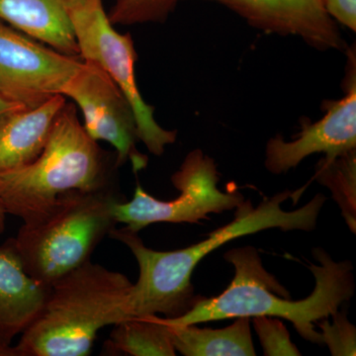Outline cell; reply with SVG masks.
I'll return each mask as SVG.
<instances>
[{
  "label": "cell",
  "instance_id": "obj_1",
  "mask_svg": "<svg viewBox=\"0 0 356 356\" xmlns=\"http://www.w3.org/2000/svg\"><path fill=\"white\" fill-rule=\"evenodd\" d=\"M291 196L290 191L280 192L264 199L257 208L245 201L236 208L235 220L215 229L205 240L172 252L147 248L138 233L126 227L112 229L109 236L124 243L139 266V280L133 283L129 294V317L161 314L165 318H177L186 313L195 301L191 285L194 269L225 243L268 229L313 231L327 198L317 194L298 209L285 211L283 203Z\"/></svg>",
  "mask_w": 356,
  "mask_h": 356
},
{
  "label": "cell",
  "instance_id": "obj_2",
  "mask_svg": "<svg viewBox=\"0 0 356 356\" xmlns=\"http://www.w3.org/2000/svg\"><path fill=\"white\" fill-rule=\"evenodd\" d=\"M313 254L318 261L310 266L315 288L305 299L292 301L289 291L264 268L257 248L229 250L225 259L235 269L229 286L219 296L195 299L184 315L165 321L170 325H197L240 317L281 318L290 321L303 339L323 344L316 324L350 301L355 277L351 262L334 261L323 248H315Z\"/></svg>",
  "mask_w": 356,
  "mask_h": 356
},
{
  "label": "cell",
  "instance_id": "obj_3",
  "mask_svg": "<svg viewBox=\"0 0 356 356\" xmlns=\"http://www.w3.org/2000/svg\"><path fill=\"white\" fill-rule=\"evenodd\" d=\"M133 283L91 261L55 281L11 356H88L98 332L129 318Z\"/></svg>",
  "mask_w": 356,
  "mask_h": 356
},
{
  "label": "cell",
  "instance_id": "obj_4",
  "mask_svg": "<svg viewBox=\"0 0 356 356\" xmlns=\"http://www.w3.org/2000/svg\"><path fill=\"white\" fill-rule=\"evenodd\" d=\"M124 200L113 184L60 194L41 214L23 222L11 238L26 273L51 286L90 261L105 236L116 228L113 206Z\"/></svg>",
  "mask_w": 356,
  "mask_h": 356
},
{
  "label": "cell",
  "instance_id": "obj_5",
  "mask_svg": "<svg viewBox=\"0 0 356 356\" xmlns=\"http://www.w3.org/2000/svg\"><path fill=\"white\" fill-rule=\"evenodd\" d=\"M105 154L84 130L72 103L58 115L38 158L0 172V203L7 215L27 221L50 207L60 194L112 184Z\"/></svg>",
  "mask_w": 356,
  "mask_h": 356
},
{
  "label": "cell",
  "instance_id": "obj_6",
  "mask_svg": "<svg viewBox=\"0 0 356 356\" xmlns=\"http://www.w3.org/2000/svg\"><path fill=\"white\" fill-rule=\"evenodd\" d=\"M79 58L104 70L125 96L137 126L138 139L149 153L161 156L177 140V131L165 130L154 116V108L143 99L136 79L138 60L131 35L117 31L102 0H81L70 13Z\"/></svg>",
  "mask_w": 356,
  "mask_h": 356
},
{
  "label": "cell",
  "instance_id": "obj_7",
  "mask_svg": "<svg viewBox=\"0 0 356 356\" xmlns=\"http://www.w3.org/2000/svg\"><path fill=\"white\" fill-rule=\"evenodd\" d=\"M219 180L214 159L194 149L172 175L173 186L180 193L177 198L159 200L138 184L130 201L124 199L114 204L115 220L135 233L154 222L200 224L210 214L236 209L245 202L240 192L220 191Z\"/></svg>",
  "mask_w": 356,
  "mask_h": 356
},
{
  "label": "cell",
  "instance_id": "obj_8",
  "mask_svg": "<svg viewBox=\"0 0 356 356\" xmlns=\"http://www.w3.org/2000/svg\"><path fill=\"white\" fill-rule=\"evenodd\" d=\"M83 65L0 20V93L34 108L63 89Z\"/></svg>",
  "mask_w": 356,
  "mask_h": 356
},
{
  "label": "cell",
  "instance_id": "obj_9",
  "mask_svg": "<svg viewBox=\"0 0 356 356\" xmlns=\"http://www.w3.org/2000/svg\"><path fill=\"white\" fill-rule=\"evenodd\" d=\"M62 95L79 107L84 130L91 139L104 140L114 147L116 168L128 161L135 172L147 168V156L136 147L139 139L132 109L104 70L95 63L83 60L76 74L65 84Z\"/></svg>",
  "mask_w": 356,
  "mask_h": 356
},
{
  "label": "cell",
  "instance_id": "obj_10",
  "mask_svg": "<svg viewBox=\"0 0 356 356\" xmlns=\"http://www.w3.org/2000/svg\"><path fill=\"white\" fill-rule=\"evenodd\" d=\"M346 95L324 105L322 119L312 123L301 122L302 130L296 139L286 142L282 137L271 138L266 147V170L281 175L296 168L314 154L334 159L356 149V64L355 51L348 50Z\"/></svg>",
  "mask_w": 356,
  "mask_h": 356
},
{
  "label": "cell",
  "instance_id": "obj_11",
  "mask_svg": "<svg viewBox=\"0 0 356 356\" xmlns=\"http://www.w3.org/2000/svg\"><path fill=\"white\" fill-rule=\"evenodd\" d=\"M226 6L267 33L298 36L318 50H348L323 0H205Z\"/></svg>",
  "mask_w": 356,
  "mask_h": 356
},
{
  "label": "cell",
  "instance_id": "obj_12",
  "mask_svg": "<svg viewBox=\"0 0 356 356\" xmlns=\"http://www.w3.org/2000/svg\"><path fill=\"white\" fill-rule=\"evenodd\" d=\"M49 292L26 273L11 238L0 245V356H11V341L34 322Z\"/></svg>",
  "mask_w": 356,
  "mask_h": 356
},
{
  "label": "cell",
  "instance_id": "obj_13",
  "mask_svg": "<svg viewBox=\"0 0 356 356\" xmlns=\"http://www.w3.org/2000/svg\"><path fill=\"white\" fill-rule=\"evenodd\" d=\"M81 0H0V20L65 55L79 57L70 13Z\"/></svg>",
  "mask_w": 356,
  "mask_h": 356
},
{
  "label": "cell",
  "instance_id": "obj_14",
  "mask_svg": "<svg viewBox=\"0 0 356 356\" xmlns=\"http://www.w3.org/2000/svg\"><path fill=\"white\" fill-rule=\"evenodd\" d=\"M65 103L64 95H55L34 108L15 112L0 124V172L38 158Z\"/></svg>",
  "mask_w": 356,
  "mask_h": 356
},
{
  "label": "cell",
  "instance_id": "obj_15",
  "mask_svg": "<svg viewBox=\"0 0 356 356\" xmlns=\"http://www.w3.org/2000/svg\"><path fill=\"white\" fill-rule=\"evenodd\" d=\"M250 318H236L222 329H199L195 325H170L177 353L185 356H254Z\"/></svg>",
  "mask_w": 356,
  "mask_h": 356
},
{
  "label": "cell",
  "instance_id": "obj_16",
  "mask_svg": "<svg viewBox=\"0 0 356 356\" xmlns=\"http://www.w3.org/2000/svg\"><path fill=\"white\" fill-rule=\"evenodd\" d=\"M104 350L114 355L175 356L170 325L158 315L129 318L114 325Z\"/></svg>",
  "mask_w": 356,
  "mask_h": 356
},
{
  "label": "cell",
  "instance_id": "obj_17",
  "mask_svg": "<svg viewBox=\"0 0 356 356\" xmlns=\"http://www.w3.org/2000/svg\"><path fill=\"white\" fill-rule=\"evenodd\" d=\"M316 179L331 191L343 219L356 233V149L337 156L324 158L318 163Z\"/></svg>",
  "mask_w": 356,
  "mask_h": 356
},
{
  "label": "cell",
  "instance_id": "obj_18",
  "mask_svg": "<svg viewBox=\"0 0 356 356\" xmlns=\"http://www.w3.org/2000/svg\"><path fill=\"white\" fill-rule=\"evenodd\" d=\"M181 0H116L108 17L113 25L163 22Z\"/></svg>",
  "mask_w": 356,
  "mask_h": 356
},
{
  "label": "cell",
  "instance_id": "obj_19",
  "mask_svg": "<svg viewBox=\"0 0 356 356\" xmlns=\"http://www.w3.org/2000/svg\"><path fill=\"white\" fill-rule=\"evenodd\" d=\"M321 327L322 343L327 344L334 356L356 355V329L348 321L346 312H334L330 317L322 318L317 324Z\"/></svg>",
  "mask_w": 356,
  "mask_h": 356
},
{
  "label": "cell",
  "instance_id": "obj_20",
  "mask_svg": "<svg viewBox=\"0 0 356 356\" xmlns=\"http://www.w3.org/2000/svg\"><path fill=\"white\" fill-rule=\"evenodd\" d=\"M252 318V325L259 337L264 355H301L297 346L292 343L286 327L280 320L267 316H257Z\"/></svg>",
  "mask_w": 356,
  "mask_h": 356
},
{
  "label": "cell",
  "instance_id": "obj_21",
  "mask_svg": "<svg viewBox=\"0 0 356 356\" xmlns=\"http://www.w3.org/2000/svg\"><path fill=\"white\" fill-rule=\"evenodd\" d=\"M327 13L351 31H356V0H323Z\"/></svg>",
  "mask_w": 356,
  "mask_h": 356
},
{
  "label": "cell",
  "instance_id": "obj_22",
  "mask_svg": "<svg viewBox=\"0 0 356 356\" xmlns=\"http://www.w3.org/2000/svg\"><path fill=\"white\" fill-rule=\"evenodd\" d=\"M25 108L26 107L19 103L14 102L0 93V124L6 120L10 115Z\"/></svg>",
  "mask_w": 356,
  "mask_h": 356
},
{
  "label": "cell",
  "instance_id": "obj_23",
  "mask_svg": "<svg viewBox=\"0 0 356 356\" xmlns=\"http://www.w3.org/2000/svg\"><path fill=\"white\" fill-rule=\"evenodd\" d=\"M6 216L7 213L4 210L3 206L0 203V235L3 234L4 229H6Z\"/></svg>",
  "mask_w": 356,
  "mask_h": 356
}]
</instances>
